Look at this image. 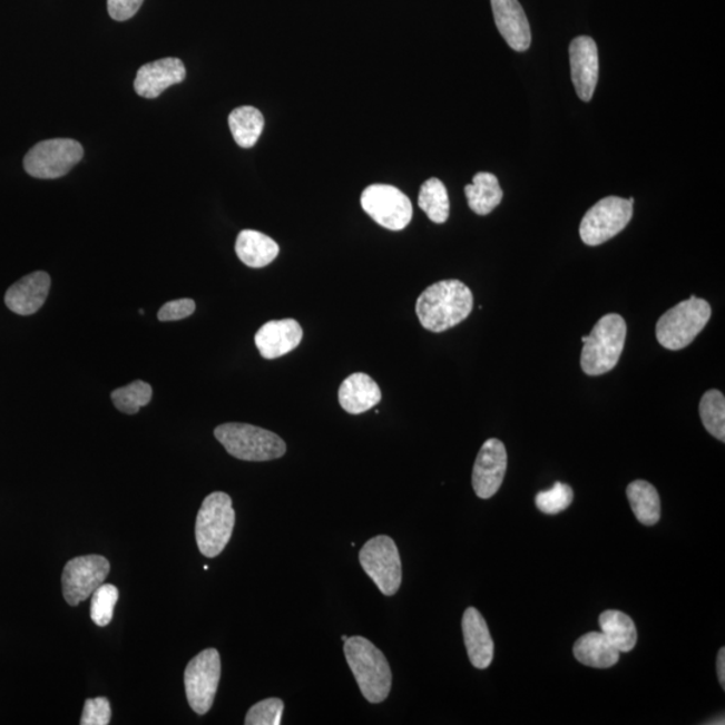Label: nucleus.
<instances>
[{
  "mask_svg": "<svg viewBox=\"0 0 725 725\" xmlns=\"http://www.w3.org/2000/svg\"><path fill=\"white\" fill-rule=\"evenodd\" d=\"M473 310V293L460 280L430 285L418 297L415 312L424 330L445 332L459 325Z\"/></svg>",
  "mask_w": 725,
  "mask_h": 725,
  "instance_id": "f257e3e1",
  "label": "nucleus"
},
{
  "mask_svg": "<svg viewBox=\"0 0 725 725\" xmlns=\"http://www.w3.org/2000/svg\"><path fill=\"white\" fill-rule=\"evenodd\" d=\"M344 655L364 698L372 704L384 702L393 685V673L383 653L368 638L355 636L345 639Z\"/></svg>",
  "mask_w": 725,
  "mask_h": 725,
  "instance_id": "f03ea898",
  "label": "nucleus"
},
{
  "mask_svg": "<svg viewBox=\"0 0 725 725\" xmlns=\"http://www.w3.org/2000/svg\"><path fill=\"white\" fill-rule=\"evenodd\" d=\"M627 326L623 316L609 313L598 320L589 336H584L580 365L585 374L599 376L616 368L625 349Z\"/></svg>",
  "mask_w": 725,
  "mask_h": 725,
  "instance_id": "7ed1b4c3",
  "label": "nucleus"
},
{
  "mask_svg": "<svg viewBox=\"0 0 725 725\" xmlns=\"http://www.w3.org/2000/svg\"><path fill=\"white\" fill-rule=\"evenodd\" d=\"M214 435L228 454L242 461H272L286 453V445L281 437L253 424H221L215 429Z\"/></svg>",
  "mask_w": 725,
  "mask_h": 725,
  "instance_id": "20e7f679",
  "label": "nucleus"
},
{
  "mask_svg": "<svg viewBox=\"0 0 725 725\" xmlns=\"http://www.w3.org/2000/svg\"><path fill=\"white\" fill-rule=\"evenodd\" d=\"M712 315L711 305L692 296L664 313L656 325V336L664 349L678 351L688 347L698 336Z\"/></svg>",
  "mask_w": 725,
  "mask_h": 725,
  "instance_id": "39448f33",
  "label": "nucleus"
},
{
  "mask_svg": "<svg viewBox=\"0 0 725 725\" xmlns=\"http://www.w3.org/2000/svg\"><path fill=\"white\" fill-rule=\"evenodd\" d=\"M234 525L235 512L231 496L224 492L208 494L195 525V538L202 555L206 558L218 557L232 539Z\"/></svg>",
  "mask_w": 725,
  "mask_h": 725,
  "instance_id": "423d86ee",
  "label": "nucleus"
},
{
  "mask_svg": "<svg viewBox=\"0 0 725 725\" xmlns=\"http://www.w3.org/2000/svg\"><path fill=\"white\" fill-rule=\"evenodd\" d=\"M359 560L384 596H394L400 590L402 561L393 539L385 535L370 539L359 553Z\"/></svg>",
  "mask_w": 725,
  "mask_h": 725,
  "instance_id": "0eeeda50",
  "label": "nucleus"
},
{
  "mask_svg": "<svg viewBox=\"0 0 725 725\" xmlns=\"http://www.w3.org/2000/svg\"><path fill=\"white\" fill-rule=\"evenodd\" d=\"M84 148L74 139H51L36 144L25 156L26 173L38 179H57L82 160Z\"/></svg>",
  "mask_w": 725,
  "mask_h": 725,
  "instance_id": "6e6552de",
  "label": "nucleus"
},
{
  "mask_svg": "<svg viewBox=\"0 0 725 725\" xmlns=\"http://www.w3.org/2000/svg\"><path fill=\"white\" fill-rule=\"evenodd\" d=\"M631 217L633 204L629 199L618 197L600 199L580 222V238L589 246L602 245L623 232Z\"/></svg>",
  "mask_w": 725,
  "mask_h": 725,
  "instance_id": "1a4fd4ad",
  "label": "nucleus"
},
{
  "mask_svg": "<svg viewBox=\"0 0 725 725\" xmlns=\"http://www.w3.org/2000/svg\"><path fill=\"white\" fill-rule=\"evenodd\" d=\"M221 680V656L217 649H206L188 663L185 672L186 696L195 714L212 709Z\"/></svg>",
  "mask_w": 725,
  "mask_h": 725,
  "instance_id": "9d476101",
  "label": "nucleus"
},
{
  "mask_svg": "<svg viewBox=\"0 0 725 725\" xmlns=\"http://www.w3.org/2000/svg\"><path fill=\"white\" fill-rule=\"evenodd\" d=\"M363 210L378 225L400 232L413 218V205L401 189L389 185H372L364 189L361 198Z\"/></svg>",
  "mask_w": 725,
  "mask_h": 725,
  "instance_id": "9b49d317",
  "label": "nucleus"
},
{
  "mask_svg": "<svg viewBox=\"0 0 725 725\" xmlns=\"http://www.w3.org/2000/svg\"><path fill=\"white\" fill-rule=\"evenodd\" d=\"M109 561L100 555H87L68 561L62 574L63 598L70 606L88 599L107 579Z\"/></svg>",
  "mask_w": 725,
  "mask_h": 725,
  "instance_id": "f8f14e48",
  "label": "nucleus"
},
{
  "mask_svg": "<svg viewBox=\"0 0 725 725\" xmlns=\"http://www.w3.org/2000/svg\"><path fill=\"white\" fill-rule=\"evenodd\" d=\"M508 466V455L504 443L500 440H488L477 455L472 483L480 499H491L499 492L504 481Z\"/></svg>",
  "mask_w": 725,
  "mask_h": 725,
  "instance_id": "ddd939ff",
  "label": "nucleus"
},
{
  "mask_svg": "<svg viewBox=\"0 0 725 725\" xmlns=\"http://www.w3.org/2000/svg\"><path fill=\"white\" fill-rule=\"evenodd\" d=\"M571 76L580 100L589 102L596 91L599 76V57L596 41L577 37L570 45Z\"/></svg>",
  "mask_w": 725,
  "mask_h": 725,
  "instance_id": "4468645a",
  "label": "nucleus"
},
{
  "mask_svg": "<svg viewBox=\"0 0 725 725\" xmlns=\"http://www.w3.org/2000/svg\"><path fill=\"white\" fill-rule=\"evenodd\" d=\"M186 78V67L178 58H161V60L144 65L137 71L134 87L136 94L144 99H156L163 91L180 84Z\"/></svg>",
  "mask_w": 725,
  "mask_h": 725,
  "instance_id": "2eb2a0df",
  "label": "nucleus"
},
{
  "mask_svg": "<svg viewBox=\"0 0 725 725\" xmlns=\"http://www.w3.org/2000/svg\"><path fill=\"white\" fill-rule=\"evenodd\" d=\"M303 341V329L296 320H273L261 326L254 337L261 356L272 361L290 354Z\"/></svg>",
  "mask_w": 725,
  "mask_h": 725,
  "instance_id": "dca6fc26",
  "label": "nucleus"
},
{
  "mask_svg": "<svg viewBox=\"0 0 725 725\" xmlns=\"http://www.w3.org/2000/svg\"><path fill=\"white\" fill-rule=\"evenodd\" d=\"M496 26L502 38L516 51L531 46V28L519 0H491Z\"/></svg>",
  "mask_w": 725,
  "mask_h": 725,
  "instance_id": "f3484780",
  "label": "nucleus"
},
{
  "mask_svg": "<svg viewBox=\"0 0 725 725\" xmlns=\"http://www.w3.org/2000/svg\"><path fill=\"white\" fill-rule=\"evenodd\" d=\"M51 280L48 273L35 272L19 280L4 296V303L17 315L29 316L42 308Z\"/></svg>",
  "mask_w": 725,
  "mask_h": 725,
  "instance_id": "a211bd4d",
  "label": "nucleus"
},
{
  "mask_svg": "<svg viewBox=\"0 0 725 725\" xmlns=\"http://www.w3.org/2000/svg\"><path fill=\"white\" fill-rule=\"evenodd\" d=\"M462 633L470 663L477 669H487L493 662L494 644L486 619L474 607L463 613Z\"/></svg>",
  "mask_w": 725,
  "mask_h": 725,
  "instance_id": "6ab92c4d",
  "label": "nucleus"
},
{
  "mask_svg": "<svg viewBox=\"0 0 725 725\" xmlns=\"http://www.w3.org/2000/svg\"><path fill=\"white\" fill-rule=\"evenodd\" d=\"M382 400V391L368 374L356 372L342 383L339 389V403L350 414H363L375 408Z\"/></svg>",
  "mask_w": 725,
  "mask_h": 725,
  "instance_id": "aec40b11",
  "label": "nucleus"
},
{
  "mask_svg": "<svg viewBox=\"0 0 725 725\" xmlns=\"http://www.w3.org/2000/svg\"><path fill=\"white\" fill-rule=\"evenodd\" d=\"M574 656L590 668L609 669L619 662L620 651L602 631H591L575 643Z\"/></svg>",
  "mask_w": 725,
  "mask_h": 725,
  "instance_id": "412c9836",
  "label": "nucleus"
},
{
  "mask_svg": "<svg viewBox=\"0 0 725 725\" xmlns=\"http://www.w3.org/2000/svg\"><path fill=\"white\" fill-rule=\"evenodd\" d=\"M235 253L246 266L259 270L277 258L280 246L266 234L244 231L239 233L237 242H235Z\"/></svg>",
  "mask_w": 725,
  "mask_h": 725,
  "instance_id": "4be33fe9",
  "label": "nucleus"
},
{
  "mask_svg": "<svg viewBox=\"0 0 725 725\" xmlns=\"http://www.w3.org/2000/svg\"><path fill=\"white\" fill-rule=\"evenodd\" d=\"M470 210L479 215L491 214L501 204L502 189L493 174L479 173L474 175L472 185L466 187Z\"/></svg>",
  "mask_w": 725,
  "mask_h": 725,
  "instance_id": "5701e85b",
  "label": "nucleus"
},
{
  "mask_svg": "<svg viewBox=\"0 0 725 725\" xmlns=\"http://www.w3.org/2000/svg\"><path fill=\"white\" fill-rule=\"evenodd\" d=\"M626 493L638 521L648 527L657 525L662 518V501L657 489L648 481L637 480L627 487Z\"/></svg>",
  "mask_w": 725,
  "mask_h": 725,
  "instance_id": "b1692460",
  "label": "nucleus"
},
{
  "mask_svg": "<svg viewBox=\"0 0 725 725\" xmlns=\"http://www.w3.org/2000/svg\"><path fill=\"white\" fill-rule=\"evenodd\" d=\"M600 631L620 653L631 651L637 645L635 623L625 613L606 610L599 617Z\"/></svg>",
  "mask_w": 725,
  "mask_h": 725,
  "instance_id": "393cba45",
  "label": "nucleus"
},
{
  "mask_svg": "<svg viewBox=\"0 0 725 725\" xmlns=\"http://www.w3.org/2000/svg\"><path fill=\"white\" fill-rule=\"evenodd\" d=\"M264 126L263 114L254 107H239L228 116V127H231L235 143L242 148L256 146Z\"/></svg>",
  "mask_w": 725,
  "mask_h": 725,
  "instance_id": "a878e982",
  "label": "nucleus"
},
{
  "mask_svg": "<svg viewBox=\"0 0 725 725\" xmlns=\"http://www.w3.org/2000/svg\"><path fill=\"white\" fill-rule=\"evenodd\" d=\"M418 205L434 224H445L450 214L448 189L440 179L431 178L423 183Z\"/></svg>",
  "mask_w": 725,
  "mask_h": 725,
  "instance_id": "bb28decb",
  "label": "nucleus"
},
{
  "mask_svg": "<svg viewBox=\"0 0 725 725\" xmlns=\"http://www.w3.org/2000/svg\"><path fill=\"white\" fill-rule=\"evenodd\" d=\"M700 417L704 428L718 441H725V398L718 390H709L702 398Z\"/></svg>",
  "mask_w": 725,
  "mask_h": 725,
  "instance_id": "cd10ccee",
  "label": "nucleus"
},
{
  "mask_svg": "<svg viewBox=\"0 0 725 725\" xmlns=\"http://www.w3.org/2000/svg\"><path fill=\"white\" fill-rule=\"evenodd\" d=\"M117 410L134 415L153 400V388L146 382L135 381L110 394Z\"/></svg>",
  "mask_w": 725,
  "mask_h": 725,
  "instance_id": "c85d7f7f",
  "label": "nucleus"
},
{
  "mask_svg": "<svg viewBox=\"0 0 725 725\" xmlns=\"http://www.w3.org/2000/svg\"><path fill=\"white\" fill-rule=\"evenodd\" d=\"M119 600V590L109 584H102L91 594L90 618L97 626H108L114 618L115 606Z\"/></svg>",
  "mask_w": 725,
  "mask_h": 725,
  "instance_id": "c756f323",
  "label": "nucleus"
},
{
  "mask_svg": "<svg viewBox=\"0 0 725 725\" xmlns=\"http://www.w3.org/2000/svg\"><path fill=\"white\" fill-rule=\"evenodd\" d=\"M572 500V488L564 482H555V486L548 491L539 492L535 502H537L539 511L546 515H558L566 511Z\"/></svg>",
  "mask_w": 725,
  "mask_h": 725,
  "instance_id": "7c9ffc66",
  "label": "nucleus"
},
{
  "mask_svg": "<svg viewBox=\"0 0 725 725\" xmlns=\"http://www.w3.org/2000/svg\"><path fill=\"white\" fill-rule=\"evenodd\" d=\"M284 703L280 698H266L247 712L246 725H280L283 717Z\"/></svg>",
  "mask_w": 725,
  "mask_h": 725,
  "instance_id": "2f4dec72",
  "label": "nucleus"
},
{
  "mask_svg": "<svg viewBox=\"0 0 725 725\" xmlns=\"http://www.w3.org/2000/svg\"><path fill=\"white\" fill-rule=\"evenodd\" d=\"M112 717V709L107 697L88 698L84 705L81 725H107Z\"/></svg>",
  "mask_w": 725,
  "mask_h": 725,
  "instance_id": "473e14b6",
  "label": "nucleus"
},
{
  "mask_svg": "<svg viewBox=\"0 0 725 725\" xmlns=\"http://www.w3.org/2000/svg\"><path fill=\"white\" fill-rule=\"evenodd\" d=\"M195 308L197 305L192 298L175 300V302L161 306L158 317L160 322H178V320L192 316Z\"/></svg>",
  "mask_w": 725,
  "mask_h": 725,
  "instance_id": "72a5a7b5",
  "label": "nucleus"
},
{
  "mask_svg": "<svg viewBox=\"0 0 725 725\" xmlns=\"http://www.w3.org/2000/svg\"><path fill=\"white\" fill-rule=\"evenodd\" d=\"M144 0H108L109 16L115 21L124 22L135 17Z\"/></svg>",
  "mask_w": 725,
  "mask_h": 725,
  "instance_id": "f704fd0d",
  "label": "nucleus"
},
{
  "mask_svg": "<svg viewBox=\"0 0 725 725\" xmlns=\"http://www.w3.org/2000/svg\"><path fill=\"white\" fill-rule=\"evenodd\" d=\"M717 677H718V683H721L723 689L725 687V649L722 648L721 651H718L717 655Z\"/></svg>",
  "mask_w": 725,
  "mask_h": 725,
  "instance_id": "c9c22d12",
  "label": "nucleus"
}]
</instances>
